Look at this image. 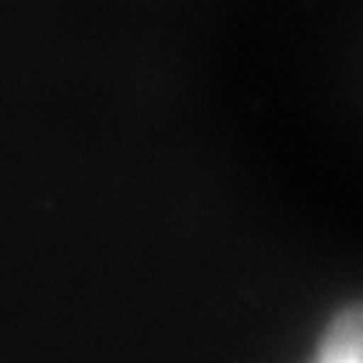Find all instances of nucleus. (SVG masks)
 I'll return each mask as SVG.
<instances>
[{
    "label": "nucleus",
    "instance_id": "f257e3e1",
    "mask_svg": "<svg viewBox=\"0 0 363 363\" xmlns=\"http://www.w3.org/2000/svg\"><path fill=\"white\" fill-rule=\"evenodd\" d=\"M314 363H363V303L342 311L328 325Z\"/></svg>",
    "mask_w": 363,
    "mask_h": 363
}]
</instances>
